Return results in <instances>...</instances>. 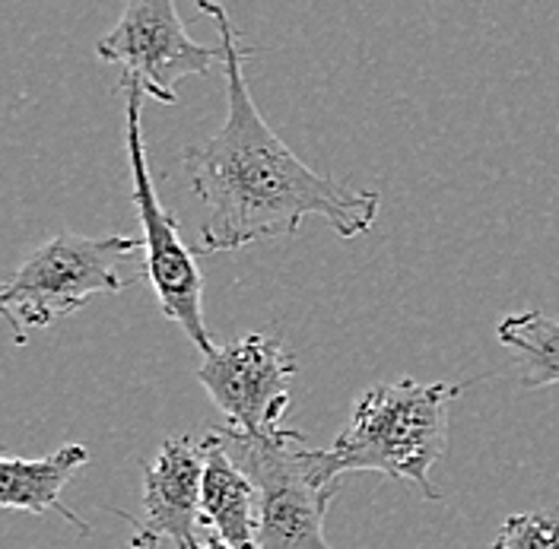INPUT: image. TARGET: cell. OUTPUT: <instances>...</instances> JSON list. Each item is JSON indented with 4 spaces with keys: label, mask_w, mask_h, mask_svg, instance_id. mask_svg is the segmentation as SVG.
Here are the masks:
<instances>
[{
    "label": "cell",
    "mask_w": 559,
    "mask_h": 549,
    "mask_svg": "<svg viewBox=\"0 0 559 549\" xmlns=\"http://www.w3.org/2000/svg\"><path fill=\"white\" fill-rule=\"evenodd\" d=\"M461 397V384L397 378L366 391L349 413L337 442L318 451V470L328 482L344 474H384L411 482L423 499L439 502L442 492L429 482V470L449 451V413Z\"/></svg>",
    "instance_id": "2"
},
{
    "label": "cell",
    "mask_w": 559,
    "mask_h": 549,
    "mask_svg": "<svg viewBox=\"0 0 559 549\" xmlns=\"http://www.w3.org/2000/svg\"><path fill=\"white\" fill-rule=\"evenodd\" d=\"M499 344L519 353V378L522 387L537 391L559 384V321L531 309L509 314L496 327Z\"/></svg>",
    "instance_id": "11"
},
{
    "label": "cell",
    "mask_w": 559,
    "mask_h": 549,
    "mask_svg": "<svg viewBox=\"0 0 559 549\" xmlns=\"http://www.w3.org/2000/svg\"><path fill=\"white\" fill-rule=\"evenodd\" d=\"M201 521L229 547L258 549V489L213 432H204Z\"/></svg>",
    "instance_id": "9"
},
{
    "label": "cell",
    "mask_w": 559,
    "mask_h": 549,
    "mask_svg": "<svg viewBox=\"0 0 559 549\" xmlns=\"http://www.w3.org/2000/svg\"><path fill=\"white\" fill-rule=\"evenodd\" d=\"M296 359L274 334H248L219 346L198 369L210 401L229 419L233 429L254 439L280 435V419L289 404V381Z\"/></svg>",
    "instance_id": "7"
},
{
    "label": "cell",
    "mask_w": 559,
    "mask_h": 549,
    "mask_svg": "<svg viewBox=\"0 0 559 549\" xmlns=\"http://www.w3.org/2000/svg\"><path fill=\"white\" fill-rule=\"evenodd\" d=\"M204 549H236V547H229V544H226L223 537H216V534H207V537H204Z\"/></svg>",
    "instance_id": "13"
},
{
    "label": "cell",
    "mask_w": 559,
    "mask_h": 549,
    "mask_svg": "<svg viewBox=\"0 0 559 549\" xmlns=\"http://www.w3.org/2000/svg\"><path fill=\"white\" fill-rule=\"evenodd\" d=\"M143 267V241L124 236L58 232L38 244L0 289V314L13 327V341L26 344V331L51 327L83 309L93 296L134 286Z\"/></svg>",
    "instance_id": "3"
},
{
    "label": "cell",
    "mask_w": 559,
    "mask_h": 549,
    "mask_svg": "<svg viewBox=\"0 0 559 549\" xmlns=\"http://www.w3.org/2000/svg\"><path fill=\"white\" fill-rule=\"evenodd\" d=\"M489 549H559V512L509 515Z\"/></svg>",
    "instance_id": "12"
},
{
    "label": "cell",
    "mask_w": 559,
    "mask_h": 549,
    "mask_svg": "<svg viewBox=\"0 0 559 549\" xmlns=\"http://www.w3.org/2000/svg\"><path fill=\"white\" fill-rule=\"evenodd\" d=\"M90 451L83 445L58 447L48 457H13L3 454L0 461V505L7 512H29V515H45L55 512L68 524H73L80 534H90V524L76 512H70L61 502V492L80 467H86Z\"/></svg>",
    "instance_id": "10"
},
{
    "label": "cell",
    "mask_w": 559,
    "mask_h": 549,
    "mask_svg": "<svg viewBox=\"0 0 559 549\" xmlns=\"http://www.w3.org/2000/svg\"><path fill=\"white\" fill-rule=\"evenodd\" d=\"M121 89H124V150L131 163L134 206L143 229L146 283L153 286L163 314L175 321L207 359L219 346L210 341L204 324V279L194 264V251L178 236V219L163 206L156 184L150 178L146 146H143V89L124 76H121Z\"/></svg>",
    "instance_id": "5"
},
{
    "label": "cell",
    "mask_w": 559,
    "mask_h": 549,
    "mask_svg": "<svg viewBox=\"0 0 559 549\" xmlns=\"http://www.w3.org/2000/svg\"><path fill=\"white\" fill-rule=\"evenodd\" d=\"M198 10L216 23L226 76L223 128L204 143H191L181 156L191 188L207 210L201 251L223 254L254 241L293 236L306 216L328 219L341 239L366 236L382 198L314 172L280 140L245 83L239 33L233 29L229 13L210 0H198Z\"/></svg>",
    "instance_id": "1"
},
{
    "label": "cell",
    "mask_w": 559,
    "mask_h": 549,
    "mask_svg": "<svg viewBox=\"0 0 559 549\" xmlns=\"http://www.w3.org/2000/svg\"><path fill=\"white\" fill-rule=\"evenodd\" d=\"M143 470V517H128L134 527L131 549H156L169 540L175 549H204L198 540L204 439L169 435Z\"/></svg>",
    "instance_id": "8"
},
{
    "label": "cell",
    "mask_w": 559,
    "mask_h": 549,
    "mask_svg": "<svg viewBox=\"0 0 559 549\" xmlns=\"http://www.w3.org/2000/svg\"><path fill=\"white\" fill-rule=\"evenodd\" d=\"M258 489V549H334L324 537V515L337 482L318 470V447L283 429L274 439H254L233 426L210 429Z\"/></svg>",
    "instance_id": "4"
},
{
    "label": "cell",
    "mask_w": 559,
    "mask_h": 549,
    "mask_svg": "<svg viewBox=\"0 0 559 549\" xmlns=\"http://www.w3.org/2000/svg\"><path fill=\"white\" fill-rule=\"evenodd\" d=\"M96 55L124 70L143 96L156 103H178V80L204 76L223 64V48L194 41L173 0H131L115 23V29L99 38Z\"/></svg>",
    "instance_id": "6"
}]
</instances>
